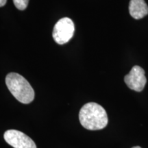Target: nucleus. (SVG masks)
Returning a JSON list of instances; mask_svg holds the SVG:
<instances>
[{
	"label": "nucleus",
	"instance_id": "1",
	"mask_svg": "<svg viewBox=\"0 0 148 148\" xmlns=\"http://www.w3.org/2000/svg\"><path fill=\"white\" fill-rule=\"evenodd\" d=\"M79 120L84 128L89 130L103 129L108 123L106 111L95 102L84 104L79 112Z\"/></svg>",
	"mask_w": 148,
	"mask_h": 148
},
{
	"label": "nucleus",
	"instance_id": "3",
	"mask_svg": "<svg viewBox=\"0 0 148 148\" xmlns=\"http://www.w3.org/2000/svg\"><path fill=\"white\" fill-rule=\"evenodd\" d=\"M75 32V25L71 18L64 17L58 20L53 27L52 36L56 42L63 45L69 42Z\"/></svg>",
	"mask_w": 148,
	"mask_h": 148
},
{
	"label": "nucleus",
	"instance_id": "6",
	"mask_svg": "<svg viewBox=\"0 0 148 148\" xmlns=\"http://www.w3.org/2000/svg\"><path fill=\"white\" fill-rule=\"evenodd\" d=\"M129 12L135 19H140L148 14V6L144 0H130Z\"/></svg>",
	"mask_w": 148,
	"mask_h": 148
},
{
	"label": "nucleus",
	"instance_id": "8",
	"mask_svg": "<svg viewBox=\"0 0 148 148\" xmlns=\"http://www.w3.org/2000/svg\"><path fill=\"white\" fill-rule=\"evenodd\" d=\"M7 0H0V7H2L6 3Z\"/></svg>",
	"mask_w": 148,
	"mask_h": 148
},
{
	"label": "nucleus",
	"instance_id": "5",
	"mask_svg": "<svg viewBox=\"0 0 148 148\" xmlns=\"http://www.w3.org/2000/svg\"><path fill=\"white\" fill-rule=\"evenodd\" d=\"M124 82L130 89L137 92L142 91L147 82L145 71L139 66H134L125 76Z\"/></svg>",
	"mask_w": 148,
	"mask_h": 148
},
{
	"label": "nucleus",
	"instance_id": "2",
	"mask_svg": "<svg viewBox=\"0 0 148 148\" xmlns=\"http://www.w3.org/2000/svg\"><path fill=\"white\" fill-rule=\"evenodd\" d=\"M5 84L12 95L21 103L27 104L34 100V89L20 74L8 73L5 77Z\"/></svg>",
	"mask_w": 148,
	"mask_h": 148
},
{
	"label": "nucleus",
	"instance_id": "4",
	"mask_svg": "<svg viewBox=\"0 0 148 148\" xmlns=\"http://www.w3.org/2000/svg\"><path fill=\"white\" fill-rule=\"evenodd\" d=\"M3 138L7 143L14 148H37L32 138L16 130L5 131Z\"/></svg>",
	"mask_w": 148,
	"mask_h": 148
},
{
	"label": "nucleus",
	"instance_id": "7",
	"mask_svg": "<svg viewBox=\"0 0 148 148\" xmlns=\"http://www.w3.org/2000/svg\"><path fill=\"white\" fill-rule=\"evenodd\" d=\"M13 2L16 8L20 10H23L27 8L29 0H13Z\"/></svg>",
	"mask_w": 148,
	"mask_h": 148
},
{
	"label": "nucleus",
	"instance_id": "9",
	"mask_svg": "<svg viewBox=\"0 0 148 148\" xmlns=\"http://www.w3.org/2000/svg\"><path fill=\"white\" fill-rule=\"evenodd\" d=\"M132 148H142V147H139V146H134V147H132Z\"/></svg>",
	"mask_w": 148,
	"mask_h": 148
}]
</instances>
